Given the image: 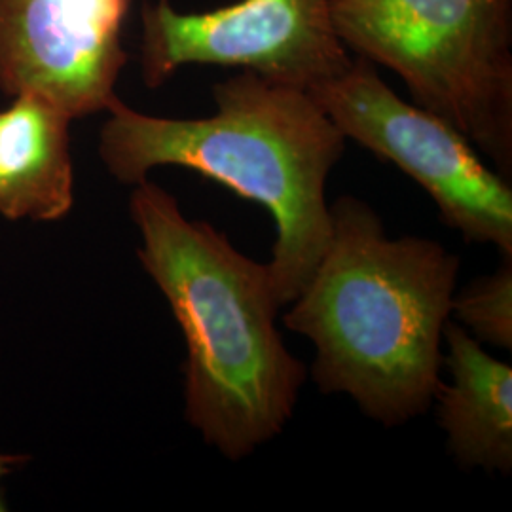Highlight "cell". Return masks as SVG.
Returning <instances> with one entry per match:
<instances>
[{
    "mask_svg": "<svg viewBox=\"0 0 512 512\" xmlns=\"http://www.w3.org/2000/svg\"><path fill=\"white\" fill-rule=\"evenodd\" d=\"M213 103L211 116L164 118L116 97L99 133L101 162L129 186L156 167H183L266 207L275 224L268 266L285 308L325 251L327 184L348 141L308 90L253 71L213 84Z\"/></svg>",
    "mask_w": 512,
    "mask_h": 512,
    "instance_id": "3957f363",
    "label": "cell"
},
{
    "mask_svg": "<svg viewBox=\"0 0 512 512\" xmlns=\"http://www.w3.org/2000/svg\"><path fill=\"white\" fill-rule=\"evenodd\" d=\"M21 461L25 458H18V456H8V454H0V482L4 476L10 475ZM0 511H6L4 507V499H2V488H0Z\"/></svg>",
    "mask_w": 512,
    "mask_h": 512,
    "instance_id": "8fae6325",
    "label": "cell"
},
{
    "mask_svg": "<svg viewBox=\"0 0 512 512\" xmlns=\"http://www.w3.org/2000/svg\"><path fill=\"white\" fill-rule=\"evenodd\" d=\"M71 118L37 95L0 112V215L52 222L74 203Z\"/></svg>",
    "mask_w": 512,
    "mask_h": 512,
    "instance_id": "9c48e42d",
    "label": "cell"
},
{
    "mask_svg": "<svg viewBox=\"0 0 512 512\" xmlns=\"http://www.w3.org/2000/svg\"><path fill=\"white\" fill-rule=\"evenodd\" d=\"M450 382L440 380L433 404L450 454L465 469L512 471V366L450 319L444 327Z\"/></svg>",
    "mask_w": 512,
    "mask_h": 512,
    "instance_id": "ba28073f",
    "label": "cell"
},
{
    "mask_svg": "<svg viewBox=\"0 0 512 512\" xmlns=\"http://www.w3.org/2000/svg\"><path fill=\"white\" fill-rule=\"evenodd\" d=\"M346 141L397 165L429 194L440 220L467 243L512 256V183L444 118L404 101L374 63L351 57L348 67L311 88Z\"/></svg>",
    "mask_w": 512,
    "mask_h": 512,
    "instance_id": "5b68a950",
    "label": "cell"
},
{
    "mask_svg": "<svg viewBox=\"0 0 512 512\" xmlns=\"http://www.w3.org/2000/svg\"><path fill=\"white\" fill-rule=\"evenodd\" d=\"M450 319L480 344L511 351L512 256H503L495 272L473 279L467 287L456 291Z\"/></svg>",
    "mask_w": 512,
    "mask_h": 512,
    "instance_id": "30bf717a",
    "label": "cell"
},
{
    "mask_svg": "<svg viewBox=\"0 0 512 512\" xmlns=\"http://www.w3.org/2000/svg\"><path fill=\"white\" fill-rule=\"evenodd\" d=\"M349 54L397 74L512 183V0H330Z\"/></svg>",
    "mask_w": 512,
    "mask_h": 512,
    "instance_id": "277c9868",
    "label": "cell"
},
{
    "mask_svg": "<svg viewBox=\"0 0 512 512\" xmlns=\"http://www.w3.org/2000/svg\"><path fill=\"white\" fill-rule=\"evenodd\" d=\"M133 0H0V90L37 95L71 120L107 112L128 65Z\"/></svg>",
    "mask_w": 512,
    "mask_h": 512,
    "instance_id": "52a82bcc",
    "label": "cell"
},
{
    "mask_svg": "<svg viewBox=\"0 0 512 512\" xmlns=\"http://www.w3.org/2000/svg\"><path fill=\"white\" fill-rule=\"evenodd\" d=\"M329 211L325 251L283 323L313 344L321 393L348 395L366 418L401 427L433 406L461 260L435 239L389 238L355 196Z\"/></svg>",
    "mask_w": 512,
    "mask_h": 512,
    "instance_id": "6da1fadb",
    "label": "cell"
},
{
    "mask_svg": "<svg viewBox=\"0 0 512 512\" xmlns=\"http://www.w3.org/2000/svg\"><path fill=\"white\" fill-rule=\"evenodd\" d=\"M141 76L160 88L183 67L262 74L311 90L342 73L351 57L334 31L330 0H238L207 12L145 4Z\"/></svg>",
    "mask_w": 512,
    "mask_h": 512,
    "instance_id": "8992f818",
    "label": "cell"
},
{
    "mask_svg": "<svg viewBox=\"0 0 512 512\" xmlns=\"http://www.w3.org/2000/svg\"><path fill=\"white\" fill-rule=\"evenodd\" d=\"M129 215L137 256L183 332L184 418L220 456H253L287 427L308 378L275 325L281 304L268 262L188 219L150 179L133 186Z\"/></svg>",
    "mask_w": 512,
    "mask_h": 512,
    "instance_id": "7a4b0ae2",
    "label": "cell"
}]
</instances>
